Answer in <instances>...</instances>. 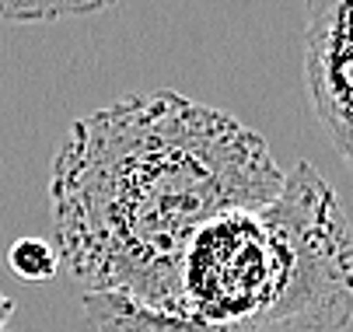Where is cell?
Returning a JSON list of instances; mask_svg holds the SVG:
<instances>
[{
	"label": "cell",
	"instance_id": "cell-1",
	"mask_svg": "<svg viewBox=\"0 0 353 332\" xmlns=\"http://www.w3.org/2000/svg\"><path fill=\"white\" fill-rule=\"evenodd\" d=\"M287 172L266 136L179 91L126 94L67 129L49 172L60 266L84 294L168 308L217 217L266 207Z\"/></svg>",
	"mask_w": 353,
	"mask_h": 332
},
{
	"label": "cell",
	"instance_id": "cell-2",
	"mask_svg": "<svg viewBox=\"0 0 353 332\" xmlns=\"http://www.w3.org/2000/svg\"><path fill=\"white\" fill-rule=\"evenodd\" d=\"M84 318L91 332H346L353 227L329 178L297 161L273 203L231 210L192 242L168 308L84 294Z\"/></svg>",
	"mask_w": 353,
	"mask_h": 332
},
{
	"label": "cell",
	"instance_id": "cell-3",
	"mask_svg": "<svg viewBox=\"0 0 353 332\" xmlns=\"http://www.w3.org/2000/svg\"><path fill=\"white\" fill-rule=\"evenodd\" d=\"M305 87L315 119L353 168V0H305Z\"/></svg>",
	"mask_w": 353,
	"mask_h": 332
},
{
	"label": "cell",
	"instance_id": "cell-4",
	"mask_svg": "<svg viewBox=\"0 0 353 332\" xmlns=\"http://www.w3.org/2000/svg\"><path fill=\"white\" fill-rule=\"evenodd\" d=\"M116 0H0V21L11 25H53L112 8Z\"/></svg>",
	"mask_w": 353,
	"mask_h": 332
},
{
	"label": "cell",
	"instance_id": "cell-5",
	"mask_svg": "<svg viewBox=\"0 0 353 332\" xmlns=\"http://www.w3.org/2000/svg\"><path fill=\"white\" fill-rule=\"evenodd\" d=\"M8 266L18 280L28 283H42V280H53L63 266H60V252L53 242L46 238H18L8 249Z\"/></svg>",
	"mask_w": 353,
	"mask_h": 332
},
{
	"label": "cell",
	"instance_id": "cell-6",
	"mask_svg": "<svg viewBox=\"0 0 353 332\" xmlns=\"http://www.w3.org/2000/svg\"><path fill=\"white\" fill-rule=\"evenodd\" d=\"M11 315H14V301L0 291V329H8V322H11Z\"/></svg>",
	"mask_w": 353,
	"mask_h": 332
},
{
	"label": "cell",
	"instance_id": "cell-7",
	"mask_svg": "<svg viewBox=\"0 0 353 332\" xmlns=\"http://www.w3.org/2000/svg\"><path fill=\"white\" fill-rule=\"evenodd\" d=\"M0 332H14V329H0Z\"/></svg>",
	"mask_w": 353,
	"mask_h": 332
}]
</instances>
